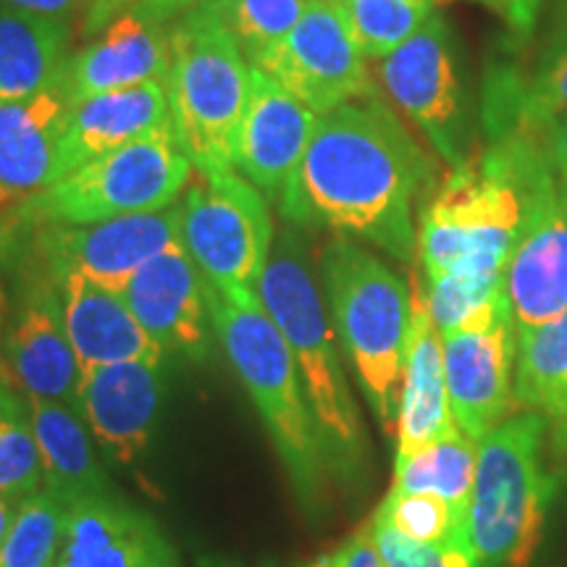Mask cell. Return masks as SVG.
Instances as JSON below:
<instances>
[{
  "label": "cell",
  "instance_id": "1",
  "mask_svg": "<svg viewBox=\"0 0 567 567\" xmlns=\"http://www.w3.org/2000/svg\"><path fill=\"white\" fill-rule=\"evenodd\" d=\"M431 182V161L371 95L318 116L308 153L279 203L289 221L331 226L396 260H413L415 203Z\"/></svg>",
  "mask_w": 567,
  "mask_h": 567
},
{
  "label": "cell",
  "instance_id": "2",
  "mask_svg": "<svg viewBox=\"0 0 567 567\" xmlns=\"http://www.w3.org/2000/svg\"><path fill=\"white\" fill-rule=\"evenodd\" d=\"M258 297L295 354L331 478L344 486H360L368 471L365 429L347 381L323 289L310 268L302 239L292 229L276 234Z\"/></svg>",
  "mask_w": 567,
  "mask_h": 567
},
{
  "label": "cell",
  "instance_id": "3",
  "mask_svg": "<svg viewBox=\"0 0 567 567\" xmlns=\"http://www.w3.org/2000/svg\"><path fill=\"white\" fill-rule=\"evenodd\" d=\"M205 295L226 360L250 394L295 496L305 513L318 517L326 509L331 471L287 339L266 313L260 297L231 302L208 281Z\"/></svg>",
  "mask_w": 567,
  "mask_h": 567
},
{
  "label": "cell",
  "instance_id": "4",
  "mask_svg": "<svg viewBox=\"0 0 567 567\" xmlns=\"http://www.w3.org/2000/svg\"><path fill=\"white\" fill-rule=\"evenodd\" d=\"M318 276L339 347L375 421L392 436L413 318L410 287L384 260L344 234L323 245Z\"/></svg>",
  "mask_w": 567,
  "mask_h": 567
},
{
  "label": "cell",
  "instance_id": "5",
  "mask_svg": "<svg viewBox=\"0 0 567 567\" xmlns=\"http://www.w3.org/2000/svg\"><path fill=\"white\" fill-rule=\"evenodd\" d=\"M168 122L197 174L237 168L239 130L252 66L210 0L179 13L168 30Z\"/></svg>",
  "mask_w": 567,
  "mask_h": 567
},
{
  "label": "cell",
  "instance_id": "6",
  "mask_svg": "<svg viewBox=\"0 0 567 567\" xmlns=\"http://www.w3.org/2000/svg\"><path fill=\"white\" fill-rule=\"evenodd\" d=\"M542 176L544 172L520 179L488 151L452 168L417 224L425 279H505L526 221L528 193Z\"/></svg>",
  "mask_w": 567,
  "mask_h": 567
},
{
  "label": "cell",
  "instance_id": "7",
  "mask_svg": "<svg viewBox=\"0 0 567 567\" xmlns=\"http://www.w3.org/2000/svg\"><path fill=\"white\" fill-rule=\"evenodd\" d=\"M544 415L517 410L478 442L467 542L478 567H528L544 538L555 478L544 463Z\"/></svg>",
  "mask_w": 567,
  "mask_h": 567
},
{
  "label": "cell",
  "instance_id": "8",
  "mask_svg": "<svg viewBox=\"0 0 567 567\" xmlns=\"http://www.w3.org/2000/svg\"><path fill=\"white\" fill-rule=\"evenodd\" d=\"M193 174V161L182 151L168 122L130 145L82 163L21 205L11 221L21 226L97 224L155 213L179 203Z\"/></svg>",
  "mask_w": 567,
  "mask_h": 567
},
{
  "label": "cell",
  "instance_id": "9",
  "mask_svg": "<svg viewBox=\"0 0 567 567\" xmlns=\"http://www.w3.org/2000/svg\"><path fill=\"white\" fill-rule=\"evenodd\" d=\"M182 239L208 287L252 300L276 243L268 197L237 168L200 174L182 200Z\"/></svg>",
  "mask_w": 567,
  "mask_h": 567
},
{
  "label": "cell",
  "instance_id": "10",
  "mask_svg": "<svg viewBox=\"0 0 567 567\" xmlns=\"http://www.w3.org/2000/svg\"><path fill=\"white\" fill-rule=\"evenodd\" d=\"M365 55L339 0H308L302 19L271 51L250 61L318 116L375 95Z\"/></svg>",
  "mask_w": 567,
  "mask_h": 567
},
{
  "label": "cell",
  "instance_id": "11",
  "mask_svg": "<svg viewBox=\"0 0 567 567\" xmlns=\"http://www.w3.org/2000/svg\"><path fill=\"white\" fill-rule=\"evenodd\" d=\"M0 363L27 396L80 410L82 368L63 318L61 276L38 258L27 260L13 287Z\"/></svg>",
  "mask_w": 567,
  "mask_h": 567
},
{
  "label": "cell",
  "instance_id": "12",
  "mask_svg": "<svg viewBox=\"0 0 567 567\" xmlns=\"http://www.w3.org/2000/svg\"><path fill=\"white\" fill-rule=\"evenodd\" d=\"M392 103L425 134L444 163L460 168L467 155V105L455 38L439 13L379 63Z\"/></svg>",
  "mask_w": 567,
  "mask_h": 567
},
{
  "label": "cell",
  "instance_id": "13",
  "mask_svg": "<svg viewBox=\"0 0 567 567\" xmlns=\"http://www.w3.org/2000/svg\"><path fill=\"white\" fill-rule=\"evenodd\" d=\"M32 231V258L55 274H82L122 295L132 276L182 239V203L155 213L118 216L97 224H42Z\"/></svg>",
  "mask_w": 567,
  "mask_h": 567
},
{
  "label": "cell",
  "instance_id": "14",
  "mask_svg": "<svg viewBox=\"0 0 567 567\" xmlns=\"http://www.w3.org/2000/svg\"><path fill=\"white\" fill-rule=\"evenodd\" d=\"M505 297L517 331L567 310V189L557 166L528 193L526 221L505 268Z\"/></svg>",
  "mask_w": 567,
  "mask_h": 567
},
{
  "label": "cell",
  "instance_id": "15",
  "mask_svg": "<svg viewBox=\"0 0 567 567\" xmlns=\"http://www.w3.org/2000/svg\"><path fill=\"white\" fill-rule=\"evenodd\" d=\"M442 339L452 415L465 436L481 442L517 410L513 313L507 310L492 326L446 331Z\"/></svg>",
  "mask_w": 567,
  "mask_h": 567
},
{
  "label": "cell",
  "instance_id": "16",
  "mask_svg": "<svg viewBox=\"0 0 567 567\" xmlns=\"http://www.w3.org/2000/svg\"><path fill=\"white\" fill-rule=\"evenodd\" d=\"M122 297L142 329L163 350L184 354L195 363L213 358L216 329L210 321L205 276L184 247V239H176L151 264L142 266Z\"/></svg>",
  "mask_w": 567,
  "mask_h": 567
},
{
  "label": "cell",
  "instance_id": "17",
  "mask_svg": "<svg viewBox=\"0 0 567 567\" xmlns=\"http://www.w3.org/2000/svg\"><path fill=\"white\" fill-rule=\"evenodd\" d=\"M172 69V42L166 17L142 3L116 13L90 45L69 55L61 71V90L69 103L101 92L166 84Z\"/></svg>",
  "mask_w": 567,
  "mask_h": 567
},
{
  "label": "cell",
  "instance_id": "18",
  "mask_svg": "<svg viewBox=\"0 0 567 567\" xmlns=\"http://www.w3.org/2000/svg\"><path fill=\"white\" fill-rule=\"evenodd\" d=\"M166 396V371L151 363H113L82 373L80 415L113 465H132L151 446Z\"/></svg>",
  "mask_w": 567,
  "mask_h": 567
},
{
  "label": "cell",
  "instance_id": "19",
  "mask_svg": "<svg viewBox=\"0 0 567 567\" xmlns=\"http://www.w3.org/2000/svg\"><path fill=\"white\" fill-rule=\"evenodd\" d=\"M318 113L289 95L264 71L252 69L250 97L239 130L237 172L266 197L281 200L308 153Z\"/></svg>",
  "mask_w": 567,
  "mask_h": 567
},
{
  "label": "cell",
  "instance_id": "20",
  "mask_svg": "<svg viewBox=\"0 0 567 567\" xmlns=\"http://www.w3.org/2000/svg\"><path fill=\"white\" fill-rule=\"evenodd\" d=\"M55 567H179V559L145 509L109 492L71 502Z\"/></svg>",
  "mask_w": 567,
  "mask_h": 567
},
{
  "label": "cell",
  "instance_id": "21",
  "mask_svg": "<svg viewBox=\"0 0 567 567\" xmlns=\"http://www.w3.org/2000/svg\"><path fill=\"white\" fill-rule=\"evenodd\" d=\"M69 105L61 84L30 101L0 105V218L6 221L61 179V137Z\"/></svg>",
  "mask_w": 567,
  "mask_h": 567
},
{
  "label": "cell",
  "instance_id": "22",
  "mask_svg": "<svg viewBox=\"0 0 567 567\" xmlns=\"http://www.w3.org/2000/svg\"><path fill=\"white\" fill-rule=\"evenodd\" d=\"M410 337L402 371L400 410H396V457L413 455L423 446L439 442L457 431L455 415L450 408L444 371V339L436 329L429 308V295L421 281L410 284Z\"/></svg>",
  "mask_w": 567,
  "mask_h": 567
},
{
  "label": "cell",
  "instance_id": "23",
  "mask_svg": "<svg viewBox=\"0 0 567 567\" xmlns=\"http://www.w3.org/2000/svg\"><path fill=\"white\" fill-rule=\"evenodd\" d=\"M63 318L82 373L113 363L166 365V350L142 329L122 295L82 274H61Z\"/></svg>",
  "mask_w": 567,
  "mask_h": 567
},
{
  "label": "cell",
  "instance_id": "24",
  "mask_svg": "<svg viewBox=\"0 0 567 567\" xmlns=\"http://www.w3.org/2000/svg\"><path fill=\"white\" fill-rule=\"evenodd\" d=\"M168 124L166 84L101 92L71 103L61 137V179L97 155L116 151Z\"/></svg>",
  "mask_w": 567,
  "mask_h": 567
},
{
  "label": "cell",
  "instance_id": "25",
  "mask_svg": "<svg viewBox=\"0 0 567 567\" xmlns=\"http://www.w3.org/2000/svg\"><path fill=\"white\" fill-rule=\"evenodd\" d=\"M69 21L0 6V105L55 87L69 61Z\"/></svg>",
  "mask_w": 567,
  "mask_h": 567
},
{
  "label": "cell",
  "instance_id": "26",
  "mask_svg": "<svg viewBox=\"0 0 567 567\" xmlns=\"http://www.w3.org/2000/svg\"><path fill=\"white\" fill-rule=\"evenodd\" d=\"M32 410V429L38 439L42 486L51 488L63 502L82 496L109 494L111 481L92 446V434L80 410L55 400L27 396Z\"/></svg>",
  "mask_w": 567,
  "mask_h": 567
},
{
  "label": "cell",
  "instance_id": "27",
  "mask_svg": "<svg viewBox=\"0 0 567 567\" xmlns=\"http://www.w3.org/2000/svg\"><path fill=\"white\" fill-rule=\"evenodd\" d=\"M515 402L549 425L567 415V310L536 329L517 331Z\"/></svg>",
  "mask_w": 567,
  "mask_h": 567
},
{
  "label": "cell",
  "instance_id": "28",
  "mask_svg": "<svg viewBox=\"0 0 567 567\" xmlns=\"http://www.w3.org/2000/svg\"><path fill=\"white\" fill-rule=\"evenodd\" d=\"M478 442L463 431L423 446L413 455L394 457V492L436 494L467 523L473 481H476Z\"/></svg>",
  "mask_w": 567,
  "mask_h": 567
},
{
  "label": "cell",
  "instance_id": "29",
  "mask_svg": "<svg viewBox=\"0 0 567 567\" xmlns=\"http://www.w3.org/2000/svg\"><path fill=\"white\" fill-rule=\"evenodd\" d=\"M42 488V463L30 400L0 365V494L30 496Z\"/></svg>",
  "mask_w": 567,
  "mask_h": 567
},
{
  "label": "cell",
  "instance_id": "30",
  "mask_svg": "<svg viewBox=\"0 0 567 567\" xmlns=\"http://www.w3.org/2000/svg\"><path fill=\"white\" fill-rule=\"evenodd\" d=\"M69 502L42 486L24 496L0 547V567H55L66 536Z\"/></svg>",
  "mask_w": 567,
  "mask_h": 567
},
{
  "label": "cell",
  "instance_id": "31",
  "mask_svg": "<svg viewBox=\"0 0 567 567\" xmlns=\"http://www.w3.org/2000/svg\"><path fill=\"white\" fill-rule=\"evenodd\" d=\"M368 61H381L405 45L429 21L434 0H339Z\"/></svg>",
  "mask_w": 567,
  "mask_h": 567
},
{
  "label": "cell",
  "instance_id": "32",
  "mask_svg": "<svg viewBox=\"0 0 567 567\" xmlns=\"http://www.w3.org/2000/svg\"><path fill=\"white\" fill-rule=\"evenodd\" d=\"M210 6L239 42L247 61H255L295 30L308 0H210Z\"/></svg>",
  "mask_w": 567,
  "mask_h": 567
},
{
  "label": "cell",
  "instance_id": "33",
  "mask_svg": "<svg viewBox=\"0 0 567 567\" xmlns=\"http://www.w3.org/2000/svg\"><path fill=\"white\" fill-rule=\"evenodd\" d=\"M373 517L417 544H444L450 538L467 536V523L436 494H405L389 488Z\"/></svg>",
  "mask_w": 567,
  "mask_h": 567
},
{
  "label": "cell",
  "instance_id": "34",
  "mask_svg": "<svg viewBox=\"0 0 567 567\" xmlns=\"http://www.w3.org/2000/svg\"><path fill=\"white\" fill-rule=\"evenodd\" d=\"M371 526L386 567H478L467 536L444 544H417L375 517H371Z\"/></svg>",
  "mask_w": 567,
  "mask_h": 567
},
{
  "label": "cell",
  "instance_id": "35",
  "mask_svg": "<svg viewBox=\"0 0 567 567\" xmlns=\"http://www.w3.org/2000/svg\"><path fill=\"white\" fill-rule=\"evenodd\" d=\"M520 109L544 126H549L559 113H567V48L530 87H520Z\"/></svg>",
  "mask_w": 567,
  "mask_h": 567
},
{
  "label": "cell",
  "instance_id": "36",
  "mask_svg": "<svg viewBox=\"0 0 567 567\" xmlns=\"http://www.w3.org/2000/svg\"><path fill=\"white\" fill-rule=\"evenodd\" d=\"M302 567H386V563L373 538L371 520H368L363 528L347 536L337 549L323 551Z\"/></svg>",
  "mask_w": 567,
  "mask_h": 567
},
{
  "label": "cell",
  "instance_id": "37",
  "mask_svg": "<svg viewBox=\"0 0 567 567\" xmlns=\"http://www.w3.org/2000/svg\"><path fill=\"white\" fill-rule=\"evenodd\" d=\"M478 3L488 6V9L499 13L509 27L517 32H528L536 24L538 3L542 0H478Z\"/></svg>",
  "mask_w": 567,
  "mask_h": 567
},
{
  "label": "cell",
  "instance_id": "38",
  "mask_svg": "<svg viewBox=\"0 0 567 567\" xmlns=\"http://www.w3.org/2000/svg\"><path fill=\"white\" fill-rule=\"evenodd\" d=\"M90 0H0V6H9V9H19L27 13H40V17L63 19L69 21L82 6H87Z\"/></svg>",
  "mask_w": 567,
  "mask_h": 567
},
{
  "label": "cell",
  "instance_id": "39",
  "mask_svg": "<svg viewBox=\"0 0 567 567\" xmlns=\"http://www.w3.org/2000/svg\"><path fill=\"white\" fill-rule=\"evenodd\" d=\"M549 153L567 189V113H559L549 122Z\"/></svg>",
  "mask_w": 567,
  "mask_h": 567
},
{
  "label": "cell",
  "instance_id": "40",
  "mask_svg": "<svg viewBox=\"0 0 567 567\" xmlns=\"http://www.w3.org/2000/svg\"><path fill=\"white\" fill-rule=\"evenodd\" d=\"M153 3V0H90V27H103L126 9H134V6Z\"/></svg>",
  "mask_w": 567,
  "mask_h": 567
},
{
  "label": "cell",
  "instance_id": "41",
  "mask_svg": "<svg viewBox=\"0 0 567 567\" xmlns=\"http://www.w3.org/2000/svg\"><path fill=\"white\" fill-rule=\"evenodd\" d=\"M19 505H21L19 496H6V494H0V547H3L6 536H9L13 520H17Z\"/></svg>",
  "mask_w": 567,
  "mask_h": 567
},
{
  "label": "cell",
  "instance_id": "42",
  "mask_svg": "<svg viewBox=\"0 0 567 567\" xmlns=\"http://www.w3.org/2000/svg\"><path fill=\"white\" fill-rule=\"evenodd\" d=\"M189 3H200V0H153V3H147V6H153L155 11H161L163 17H176V13H182V9L184 6H189Z\"/></svg>",
  "mask_w": 567,
  "mask_h": 567
},
{
  "label": "cell",
  "instance_id": "43",
  "mask_svg": "<svg viewBox=\"0 0 567 567\" xmlns=\"http://www.w3.org/2000/svg\"><path fill=\"white\" fill-rule=\"evenodd\" d=\"M551 429H555V444H557V450L563 452V455L567 457V415H565L559 423L551 425Z\"/></svg>",
  "mask_w": 567,
  "mask_h": 567
},
{
  "label": "cell",
  "instance_id": "44",
  "mask_svg": "<svg viewBox=\"0 0 567 567\" xmlns=\"http://www.w3.org/2000/svg\"><path fill=\"white\" fill-rule=\"evenodd\" d=\"M3 297H0V342H3Z\"/></svg>",
  "mask_w": 567,
  "mask_h": 567
}]
</instances>
